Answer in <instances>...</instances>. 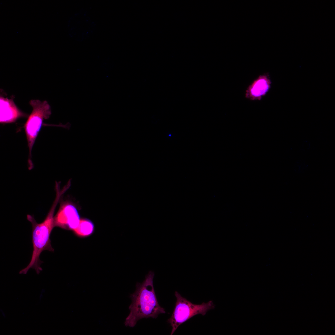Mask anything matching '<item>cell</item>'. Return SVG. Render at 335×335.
Masks as SVG:
<instances>
[{"label": "cell", "mask_w": 335, "mask_h": 335, "mask_svg": "<svg viewBox=\"0 0 335 335\" xmlns=\"http://www.w3.org/2000/svg\"><path fill=\"white\" fill-rule=\"evenodd\" d=\"M154 275L153 271H150L142 283H137L136 291L130 296L132 302L124 322L126 326L133 327L141 319H156L159 315L166 313L157 301L153 285Z\"/></svg>", "instance_id": "6da1fadb"}, {"label": "cell", "mask_w": 335, "mask_h": 335, "mask_svg": "<svg viewBox=\"0 0 335 335\" xmlns=\"http://www.w3.org/2000/svg\"><path fill=\"white\" fill-rule=\"evenodd\" d=\"M176 302L173 312L168 322L172 327L171 335H172L178 327L194 316L201 314L203 315L211 310L214 309L215 305L212 301L201 304H195L183 297L176 291Z\"/></svg>", "instance_id": "277c9868"}, {"label": "cell", "mask_w": 335, "mask_h": 335, "mask_svg": "<svg viewBox=\"0 0 335 335\" xmlns=\"http://www.w3.org/2000/svg\"><path fill=\"white\" fill-rule=\"evenodd\" d=\"M61 196L56 194L54 202L46 217L41 223H38L34 217L27 215V219L32 224V239L33 250L31 261L26 267L21 270L20 274H26L30 268L34 269L39 274L42 269L40 265L43 262L39 258L40 255L44 250L53 252L54 249L51 244L50 236L55 227L54 216L55 208Z\"/></svg>", "instance_id": "7a4b0ae2"}, {"label": "cell", "mask_w": 335, "mask_h": 335, "mask_svg": "<svg viewBox=\"0 0 335 335\" xmlns=\"http://www.w3.org/2000/svg\"><path fill=\"white\" fill-rule=\"evenodd\" d=\"M68 27L70 36L77 41L82 42L93 34L96 25L87 11L82 9L70 18Z\"/></svg>", "instance_id": "5b68a950"}, {"label": "cell", "mask_w": 335, "mask_h": 335, "mask_svg": "<svg viewBox=\"0 0 335 335\" xmlns=\"http://www.w3.org/2000/svg\"><path fill=\"white\" fill-rule=\"evenodd\" d=\"M271 82L268 74L259 75L248 86L246 98L251 100H260L270 90Z\"/></svg>", "instance_id": "52a82bcc"}, {"label": "cell", "mask_w": 335, "mask_h": 335, "mask_svg": "<svg viewBox=\"0 0 335 335\" xmlns=\"http://www.w3.org/2000/svg\"><path fill=\"white\" fill-rule=\"evenodd\" d=\"M27 116L17 107L12 99L1 96L0 122L2 124L14 123L19 118Z\"/></svg>", "instance_id": "ba28073f"}, {"label": "cell", "mask_w": 335, "mask_h": 335, "mask_svg": "<svg viewBox=\"0 0 335 335\" xmlns=\"http://www.w3.org/2000/svg\"><path fill=\"white\" fill-rule=\"evenodd\" d=\"M80 219L76 204L70 201H63L54 216L55 227L73 231L78 226Z\"/></svg>", "instance_id": "8992f818"}, {"label": "cell", "mask_w": 335, "mask_h": 335, "mask_svg": "<svg viewBox=\"0 0 335 335\" xmlns=\"http://www.w3.org/2000/svg\"><path fill=\"white\" fill-rule=\"evenodd\" d=\"M29 104L32 111L28 117L24 127L29 148L28 163L29 168L33 166L31 160L32 150L36 139L40 131L44 119L49 118L51 114L50 105L46 101L31 100Z\"/></svg>", "instance_id": "3957f363"}, {"label": "cell", "mask_w": 335, "mask_h": 335, "mask_svg": "<svg viewBox=\"0 0 335 335\" xmlns=\"http://www.w3.org/2000/svg\"><path fill=\"white\" fill-rule=\"evenodd\" d=\"M95 226L93 222L89 219L81 218L77 227L73 231L76 236L84 238L91 236L95 232Z\"/></svg>", "instance_id": "9c48e42d"}]
</instances>
